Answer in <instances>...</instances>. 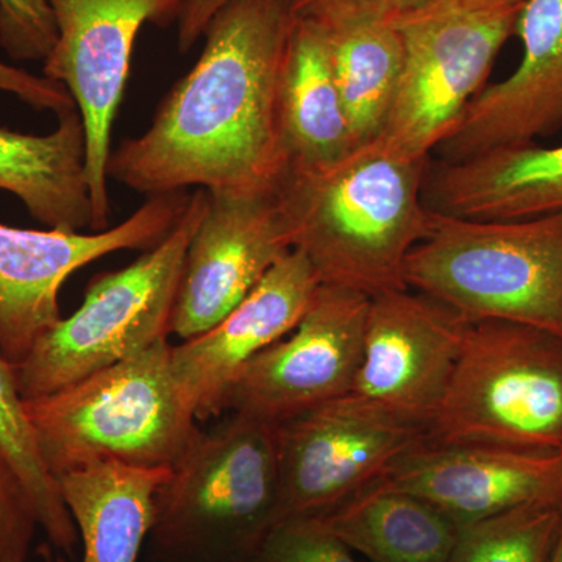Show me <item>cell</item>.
<instances>
[{"mask_svg":"<svg viewBox=\"0 0 562 562\" xmlns=\"http://www.w3.org/2000/svg\"><path fill=\"white\" fill-rule=\"evenodd\" d=\"M291 0H231L206 25L201 58L146 132L111 151L109 179L139 194L272 191L288 169L279 87Z\"/></svg>","mask_w":562,"mask_h":562,"instance_id":"6da1fadb","label":"cell"},{"mask_svg":"<svg viewBox=\"0 0 562 562\" xmlns=\"http://www.w3.org/2000/svg\"><path fill=\"white\" fill-rule=\"evenodd\" d=\"M428 160H412L382 139L316 166H288L276 188L292 250L322 284L368 297L405 290L406 257L430 228Z\"/></svg>","mask_w":562,"mask_h":562,"instance_id":"7a4b0ae2","label":"cell"},{"mask_svg":"<svg viewBox=\"0 0 562 562\" xmlns=\"http://www.w3.org/2000/svg\"><path fill=\"white\" fill-rule=\"evenodd\" d=\"M161 339L127 360L43 397L24 401L41 460L55 476L116 462L173 471L202 436Z\"/></svg>","mask_w":562,"mask_h":562,"instance_id":"3957f363","label":"cell"},{"mask_svg":"<svg viewBox=\"0 0 562 562\" xmlns=\"http://www.w3.org/2000/svg\"><path fill=\"white\" fill-rule=\"evenodd\" d=\"M277 508L276 427L228 413L155 494L144 562H257Z\"/></svg>","mask_w":562,"mask_h":562,"instance_id":"277c9868","label":"cell"},{"mask_svg":"<svg viewBox=\"0 0 562 562\" xmlns=\"http://www.w3.org/2000/svg\"><path fill=\"white\" fill-rule=\"evenodd\" d=\"M403 281L464 321L517 322L562 336V214L480 221L431 210Z\"/></svg>","mask_w":562,"mask_h":562,"instance_id":"5b68a950","label":"cell"},{"mask_svg":"<svg viewBox=\"0 0 562 562\" xmlns=\"http://www.w3.org/2000/svg\"><path fill=\"white\" fill-rule=\"evenodd\" d=\"M206 206L209 191L195 188L160 244L127 268L90 281L80 308L61 317L13 366L22 401L60 391L171 336L184 257Z\"/></svg>","mask_w":562,"mask_h":562,"instance_id":"8992f818","label":"cell"},{"mask_svg":"<svg viewBox=\"0 0 562 562\" xmlns=\"http://www.w3.org/2000/svg\"><path fill=\"white\" fill-rule=\"evenodd\" d=\"M428 442L562 450V336L469 322Z\"/></svg>","mask_w":562,"mask_h":562,"instance_id":"52a82bcc","label":"cell"},{"mask_svg":"<svg viewBox=\"0 0 562 562\" xmlns=\"http://www.w3.org/2000/svg\"><path fill=\"white\" fill-rule=\"evenodd\" d=\"M519 7L458 9L425 5L397 21L405 58L384 144L428 160L484 90L498 52L514 32Z\"/></svg>","mask_w":562,"mask_h":562,"instance_id":"ba28073f","label":"cell"},{"mask_svg":"<svg viewBox=\"0 0 562 562\" xmlns=\"http://www.w3.org/2000/svg\"><path fill=\"white\" fill-rule=\"evenodd\" d=\"M57 43L43 76L68 90L83 121L92 232L110 227L111 133L140 27L177 24L183 0H47Z\"/></svg>","mask_w":562,"mask_h":562,"instance_id":"9c48e42d","label":"cell"},{"mask_svg":"<svg viewBox=\"0 0 562 562\" xmlns=\"http://www.w3.org/2000/svg\"><path fill=\"white\" fill-rule=\"evenodd\" d=\"M191 192L150 195L120 225L95 233L0 224V351L11 366L61 319L60 291L83 266L121 250H149L183 216Z\"/></svg>","mask_w":562,"mask_h":562,"instance_id":"30bf717a","label":"cell"},{"mask_svg":"<svg viewBox=\"0 0 562 562\" xmlns=\"http://www.w3.org/2000/svg\"><path fill=\"white\" fill-rule=\"evenodd\" d=\"M425 436L350 395L276 425L277 525L331 512L379 482Z\"/></svg>","mask_w":562,"mask_h":562,"instance_id":"8fae6325","label":"cell"},{"mask_svg":"<svg viewBox=\"0 0 562 562\" xmlns=\"http://www.w3.org/2000/svg\"><path fill=\"white\" fill-rule=\"evenodd\" d=\"M371 297L321 284L294 330L244 369L227 412L276 425L350 394Z\"/></svg>","mask_w":562,"mask_h":562,"instance_id":"7c38bea8","label":"cell"},{"mask_svg":"<svg viewBox=\"0 0 562 562\" xmlns=\"http://www.w3.org/2000/svg\"><path fill=\"white\" fill-rule=\"evenodd\" d=\"M468 325L449 306L409 288L375 295L350 397L427 432Z\"/></svg>","mask_w":562,"mask_h":562,"instance_id":"4fadbf2b","label":"cell"},{"mask_svg":"<svg viewBox=\"0 0 562 562\" xmlns=\"http://www.w3.org/2000/svg\"><path fill=\"white\" fill-rule=\"evenodd\" d=\"M291 250L276 190L209 191L184 257L171 335L187 341L210 330Z\"/></svg>","mask_w":562,"mask_h":562,"instance_id":"5bb4252c","label":"cell"},{"mask_svg":"<svg viewBox=\"0 0 562 562\" xmlns=\"http://www.w3.org/2000/svg\"><path fill=\"white\" fill-rule=\"evenodd\" d=\"M380 480L425 498L464 527L531 503H562V450L424 439Z\"/></svg>","mask_w":562,"mask_h":562,"instance_id":"9a60e30c","label":"cell"},{"mask_svg":"<svg viewBox=\"0 0 562 562\" xmlns=\"http://www.w3.org/2000/svg\"><path fill=\"white\" fill-rule=\"evenodd\" d=\"M321 284L305 255L291 250L224 319L172 346L173 376L199 420L227 412L244 369L294 330Z\"/></svg>","mask_w":562,"mask_h":562,"instance_id":"2e32d148","label":"cell"},{"mask_svg":"<svg viewBox=\"0 0 562 562\" xmlns=\"http://www.w3.org/2000/svg\"><path fill=\"white\" fill-rule=\"evenodd\" d=\"M513 35L522 44L519 66L473 99L436 149L442 161L531 146L562 131V0H527Z\"/></svg>","mask_w":562,"mask_h":562,"instance_id":"e0dca14e","label":"cell"},{"mask_svg":"<svg viewBox=\"0 0 562 562\" xmlns=\"http://www.w3.org/2000/svg\"><path fill=\"white\" fill-rule=\"evenodd\" d=\"M428 209L480 221L562 214V144L514 147L428 166Z\"/></svg>","mask_w":562,"mask_h":562,"instance_id":"ac0fdd59","label":"cell"},{"mask_svg":"<svg viewBox=\"0 0 562 562\" xmlns=\"http://www.w3.org/2000/svg\"><path fill=\"white\" fill-rule=\"evenodd\" d=\"M57 117L46 135L0 127V191L16 195L49 228L92 231L83 121L77 109Z\"/></svg>","mask_w":562,"mask_h":562,"instance_id":"d6986e66","label":"cell"},{"mask_svg":"<svg viewBox=\"0 0 562 562\" xmlns=\"http://www.w3.org/2000/svg\"><path fill=\"white\" fill-rule=\"evenodd\" d=\"M281 139L292 168H316L357 149L324 27L295 16L279 87Z\"/></svg>","mask_w":562,"mask_h":562,"instance_id":"ffe728a7","label":"cell"},{"mask_svg":"<svg viewBox=\"0 0 562 562\" xmlns=\"http://www.w3.org/2000/svg\"><path fill=\"white\" fill-rule=\"evenodd\" d=\"M172 471L94 462L55 476L83 543L80 562H138L157 491ZM44 562H66L43 552Z\"/></svg>","mask_w":562,"mask_h":562,"instance_id":"44dd1931","label":"cell"},{"mask_svg":"<svg viewBox=\"0 0 562 562\" xmlns=\"http://www.w3.org/2000/svg\"><path fill=\"white\" fill-rule=\"evenodd\" d=\"M313 520L369 562H449L461 530L438 506L382 480Z\"/></svg>","mask_w":562,"mask_h":562,"instance_id":"7402d4cb","label":"cell"},{"mask_svg":"<svg viewBox=\"0 0 562 562\" xmlns=\"http://www.w3.org/2000/svg\"><path fill=\"white\" fill-rule=\"evenodd\" d=\"M321 25L355 144L382 138L405 58L401 27L395 21L369 18Z\"/></svg>","mask_w":562,"mask_h":562,"instance_id":"603a6c76","label":"cell"},{"mask_svg":"<svg viewBox=\"0 0 562 562\" xmlns=\"http://www.w3.org/2000/svg\"><path fill=\"white\" fill-rule=\"evenodd\" d=\"M0 450L16 469L31 497L33 513L47 541L63 553L72 554L79 531L63 502L57 480L41 460L35 436L24 412L13 366L0 351Z\"/></svg>","mask_w":562,"mask_h":562,"instance_id":"cb8c5ba5","label":"cell"},{"mask_svg":"<svg viewBox=\"0 0 562 562\" xmlns=\"http://www.w3.org/2000/svg\"><path fill=\"white\" fill-rule=\"evenodd\" d=\"M562 503H531L461 527L449 562H549Z\"/></svg>","mask_w":562,"mask_h":562,"instance_id":"d4e9b609","label":"cell"},{"mask_svg":"<svg viewBox=\"0 0 562 562\" xmlns=\"http://www.w3.org/2000/svg\"><path fill=\"white\" fill-rule=\"evenodd\" d=\"M57 43L47 0H0V46L16 61H44Z\"/></svg>","mask_w":562,"mask_h":562,"instance_id":"484cf974","label":"cell"},{"mask_svg":"<svg viewBox=\"0 0 562 562\" xmlns=\"http://www.w3.org/2000/svg\"><path fill=\"white\" fill-rule=\"evenodd\" d=\"M257 562H361L349 547L313 519L276 525Z\"/></svg>","mask_w":562,"mask_h":562,"instance_id":"4316f807","label":"cell"},{"mask_svg":"<svg viewBox=\"0 0 562 562\" xmlns=\"http://www.w3.org/2000/svg\"><path fill=\"white\" fill-rule=\"evenodd\" d=\"M38 528L27 490L0 450V562H27Z\"/></svg>","mask_w":562,"mask_h":562,"instance_id":"83f0119b","label":"cell"},{"mask_svg":"<svg viewBox=\"0 0 562 562\" xmlns=\"http://www.w3.org/2000/svg\"><path fill=\"white\" fill-rule=\"evenodd\" d=\"M428 0H291L297 18L330 22L362 20H402L406 14L422 9Z\"/></svg>","mask_w":562,"mask_h":562,"instance_id":"f1b7e54d","label":"cell"},{"mask_svg":"<svg viewBox=\"0 0 562 562\" xmlns=\"http://www.w3.org/2000/svg\"><path fill=\"white\" fill-rule=\"evenodd\" d=\"M0 91L16 95L22 102L40 111L61 114L76 109L65 87L44 76L0 61Z\"/></svg>","mask_w":562,"mask_h":562,"instance_id":"f546056e","label":"cell"},{"mask_svg":"<svg viewBox=\"0 0 562 562\" xmlns=\"http://www.w3.org/2000/svg\"><path fill=\"white\" fill-rule=\"evenodd\" d=\"M231 0H183L177 21V47L187 54L203 38L211 18Z\"/></svg>","mask_w":562,"mask_h":562,"instance_id":"4dcf8cb0","label":"cell"},{"mask_svg":"<svg viewBox=\"0 0 562 562\" xmlns=\"http://www.w3.org/2000/svg\"><path fill=\"white\" fill-rule=\"evenodd\" d=\"M527 0H428L425 5L458 7V9H501V7H520Z\"/></svg>","mask_w":562,"mask_h":562,"instance_id":"1f68e13d","label":"cell"},{"mask_svg":"<svg viewBox=\"0 0 562 562\" xmlns=\"http://www.w3.org/2000/svg\"><path fill=\"white\" fill-rule=\"evenodd\" d=\"M549 562H562V522L560 532H558L557 542H554L552 554H550Z\"/></svg>","mask_w":562,"mask_h":562,"instance_id":"d6a6232c","label":"cell"}]
</instances>
